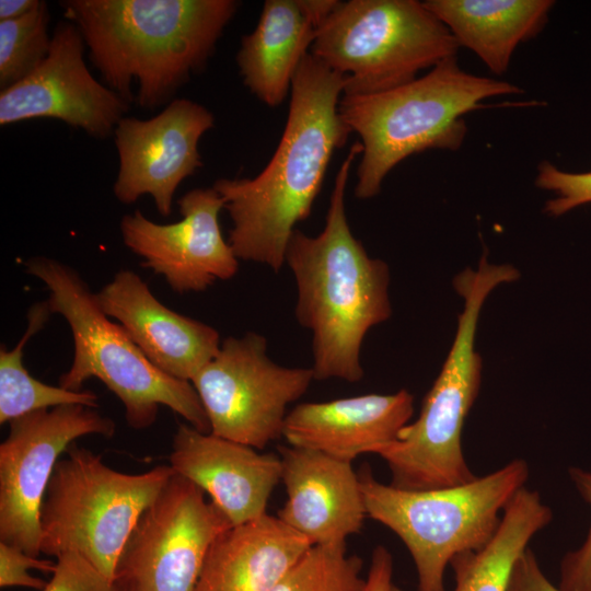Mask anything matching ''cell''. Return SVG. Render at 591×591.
Returning <instances> with one entry per match:
<instances>
[{"instance_id":"cell-28","label":"cell","mask_w":591,"mask_h":591,"mask_svg":"<svg viewBox=\"0 0 591 591\" xmlns=\"http://www.w3.org/2000/svg\"><path fill=\"white\" fill-rule=\"evenodd\" d=\"M569 476L591 508V472L571 467ZM558 588L561 591H591V525L582 545L563 557Z\"/></svg>"},{"instance_id":"cell-26","label":"cell","mask_w":591,"mask_h":591,"mask_svg":"<svg viewBox=\"0 0 591 591\" xmlns=\"http://www.w3.org/2000/svg\"><path fill=\"white\" fill-rule=\"evenodd\" d=\"M362 560L346 545L312 546L271 591H362Z\"/></svg>"},{"instance_id":"cell-31","label":"cell","mask_w":591,"mask_h":591,"mask_svg":"<svg viewBox=\"0 0 591 591\" xmlns=\"http://www.w3.org/2000/svg\"><path fill=\"white\" fill-rule=\"evenodd\" d=\"M508 591H561L543 572L534 552L528 547L518 558Z\"/></svg>"},{"instance_id":"cell-24","label":"cell","mask_w":591,"mask_h":591,"mask_svg":"<svg viewBox=\"0 0 591 591\" xmlns=\"http://www.w3.org/2000/svg\"><path fill=\"white\" fill-rule=\"evenodd\" d=\"M51 314L47 302L34 304L27 315L24 335L12 350L0 349V424L32 412L61 405L79 404L96 408L99 398L89 390L71 391L48 385L33 378L23 363V350L27 340L39 329Z\"/></svg>"},{"instance_id":"cell-29","label":"cell","mask_w":591,"mask_h":591,"mask_svg":"<svg viewBox=\"0 0 591 591\" xmlns=\"http://www.w3.org/2000/svg\"><path fill=\"white\" fill-rule=\"evenodd\" d=\"M42 591H124L115 581L102 573L77 553L57 557L51 579Z\"/></svg>"},{"instance_id":"cell-7","label":"cell","mask_w":591,"mask_h":591,"mask_svg":"<svg viewBox=\"0 0 591 591\" xmlns=\"http://www.w3.org/2000/svg\"><path fill=\"white\" fill-rule=\"evenodd\" d=\"M358 474L368 518L405 544L416 567L417 591H445L447 567L491 538L506 506L525 486L529 465L515 459L468 483L425 490L383 484L369 466Z\"/></svg>"},{"instance_id":"cell-14","label":"cell","mask_w":591,"mask_h":591,"mask_svg":"<svg viewBox=\"0 0 591 591\" xmlns=\"http://www.w3.org/2000/svg\"><path fill=\"white\" fill-rule=\"evenodd\" d=\"M213 124L212 113L188 99L171 101L149 119L125 116L113 135L119 160L115 197L132 204L150 195L167 217L178 185L202 165L199 140Z\"/></svg>"},{"instance_id":"cell-9","label":"cell","mask_w":591,"mask_h":591,"mask_svg":"<svg viewBox=\"0 0 591 591\" xmlns=\"http://www.w3.org/2000/svg\"><path fill=\"white\" fill-rule=\"evenodd\" d=\"M449 28L416 0L339 1L310 54L346 78L344 94H372L456 57Z\"/></svg>"},{"instance_id":"cell-30","label":"cell","mask_w":591,"mask_h":591,"mask_svg":"<svg viewBox=\"0 0 591 591\" xmlns=\"http://www.w3.org/2000/svg\"><path fill=\"white\" fill-rule=\"evenodd\" d=\"M56 563L49 559H39L23 551L0 542V587H25L43 590L46 582L28 573L30 569L53 573Z\"/></svg>"},{"instance_id":"cell-33","label":"cell","mask_w":591,"mask_h":591,"mask_svg":"<svg viewBox=\"0 0 591 591\" xmlns=\"http://www.w3.org/2000/svg\"><path fill=\"white\" fill-rule=\"evenodd\" d=\"M40 0H1L0 21L19 19L34 10Z\"/></svg>"},{"instance_id":"cell-22","label":"cell","mask_w":591,"mask_h":591,"mask_svg":"<svg viewBox=\"0 0 591 591\" xmlns=\"http://www.w3.org/2000/svg\"><path fill=\"white\" fill-rule=\"evenodd\" d=\"M551 0H427L425 7L495 74L507 71L515 48L546 25Z\"/></svg>"},{"instance_id":"cell-25","label":"cell","mask_w":591,"mask_h":591,"mask_svg":"<svg viewBox=\"0 0 591 591\" xmlns=\"http://www.w3.org/2000/svg\"><path fill=\"white\" fill-rule=\"evenodd\" d=\"M49 9L40 0L27 14L0 21V86L8 89L31 74L48 55Z\"/></svg>"},{"instance_id":"cell-13","label":"cell","mask_w":591,"mask_h":591,"mask_svg":"<svg viewBox=\"0 0 591 591\" xmlns=\"http://www.w3.org/2000/svg\"><path fill=\"white\" fill-rule=\"evenodd\" d=\"M84 42L70 21H59L45 60L25 79L1 90L0 125L53 118L90 137L114 135L129 104L97 81L83 58Z\"/></svg>"},{"instance_id":"cell-3","label":"cell","mask_w":591,"mask_h":591,"mask_svg":"<svg viewBox=\"0 0 591 591\" xmlns=\"http://www.w3.org/2000/svg\"><path fill=\"white\" fill-rule=\"evenodd\" d=\"M361 152L354 143L336 174L323 231L309 236L296 229L286 250L298 288L296 316L312 335L315 380L360 381L362 341L392 313L389 267L352 235L345 210L350 167Z\"/></svg>"},{"instance_id":"cell-21","label":"cell","mask_w":591,"mask_h":591,"mask_svg":"<svg viewBox=\"0 0 591 591\" xmlns=\"http://www.w3.org/2000/svg\"><path fill=\"white\" fill-rule=\"evenodd\" d=\"M317 27L300 0H267L254 31L241 39L236 63L244 85L275 107L291 90Z\"/></svg>"},{"instance_id":"cell-12","label":"cell","mask_w":591,"mask_h":591,"mask_svg":"<svg viewBox=\"0 0 591 591\" xmlns=\"http://www.w3.org/2000/svg\"><path fill=\"white\" fill-rule=\"evenodd\" d=\"M9 424L0 444V542L38 557L40 507L59 455L78 438H112L116 426L79 404L32 412Z\"/></svg>"},{"instance_id":"cell-15","label":"cell","mask_w":591,"mask_h":591,"mask_svg":"<svg viewBox=\"0 0 591 591\" xmlns=\"http://www.w3.org/2000/svg\"><path fill=\"white\" fill-rule=\"evenodd\" d=\"M182 220L160 224L140 210L125 215L120 232L125 245L142 266L162 275L178 293L204 291L216 280L237 271V257L219 225L224 201L213 188H195L178 200Z\"/></svg>"},{"instance_id":"cell-32","label":"cell","mask_w":591,"mask_h":591,"mask_svg":"<svg viewBox=\"0 0 591 591\" xmlns=\"http://www.w3.org/2000/svg\"><path fill=\"white\" fill-rule=\"evenodd\" d=\"M394 561L390 551L378 545L371 554L370 567L362 591H392Z\"/></svg>"},{"instance_id":"cell-23","label":"cell","mask_w":591,"mask_h":591,"mask_svg":"<svg viewBox=\"0 0 591 591\" xmlns=\"http://www.w3.org/2000/svg\"><path fill=\"white\" fill-rule=\"evenodd\" d=\"M552 519V509L538 491L521 488L506 506L491 538L480 548L451 560L453 591H508L518 558Z\"/></svg>"},{"instance_id":"cell-8","label":"cell","mask_w":591,"mask_h":591,"mask_svg":"<svg viewBox=\"0 0 591 591\" xmlns=\"http://www.w3.org/2000/svg\"><path fill=\"white\" fill-rule=\"evenodd\" d=\"M47 485L39 513L40 554L77 553L115 580L124 547L174 474L170 465L129 474L72 443Z\"/></svg>"},{"instance_id":"cell-16","label":"cell","mask_w":591,"mask_h":591,"mask_svg":"<svg viewBox=\"0 0 591 591\" xmlns=\"http://www.w3.org/2000/svg\"><path fill=\"white\" fill-rule=\"evenodd\" d=\"M171 468L208 494L232 526L267 514L281 482V460L274 453L181 424L172 440Z\"/></svg>"},{"instance_id":"cell-34","label":"cell","mask_w":591,"mask_h":591,"mask_svg":"<svg viewBox=\"0 0 591 591\" xmlns=\"http://www.w3.org/2000/svg\"><path fill=\"white\" fill-rule=\"evenodd\" d=\"M392 591H404V590H402L401 588H398V587H396V586L394 584V587H393V590H392Z\"/></svg>"},{"instance_id":"cell-19","label":"cell","mask_w":591,"mask_h":591,"mask_svg":"<svg viewBox=\"0 0 591 591\" xmlns=\"http://www.w3.org/2000/svg\"><path fill=\"white\" fill-rule=\"evenodd\" d=\"M413 414L406 390L301 403L288 413L282 437L291 447L352 462L394 441Z\"/></svg>"},{"instance_id":"cell-6","label":"cell","mask_w":591,"mask_h":591,"mask_svg":"<svg viewBox=\"0 0 591 591\" xmlns=\"http://www.w3.org/2000/svg\"><path fill=\"white\" fill-rule=\"evenodd\" d=\"M25 265L49 290V311L62 315L72 333L74 355L69 370L59 378L61 387L81 391L86 380L96 378L120 399L134 429L152 426L163 405L195 429L210 432L194 385L157 368L125 329L109 321L95 293L73 269L46 257L30 258Z\"/></svg>"},{"instance_id":"cell-1","label":"cell","mask_w":591,"mask_h":591,"mask_svg":"<svg viewBox=\"0 0 591 591\" xmlns=\"http://www.w3.org/2000/svg\"><path fill=\"white\" fill-rule=\"evenodd\" d=\"M345 83L309 53L293 77L287 123L266 167L253 178L213 183L232 220L228 242L237 258L281 269L294 227L309 217L334 152L352 132L338 111Z\"/></svg>"},{"instance_id":"cell-17","label":"cell","mask_w":591,"mask_h":591,"mask_svg":"<svg viewBox=\"0 0 591 591\" xmlns=\"http://www.w3.org/2000/svg\"><path fill=\"white\" fill-rule=\"evenodd\" d=\"M279 452L287 499L277 518L312 546L346 545L368 518L351 462L291 445Z\"/></svg>"},{"instance_id":"cell-11","label":"cell","mask_w":591,"mask_h":591,"mask_svg":"<svg viewBox=\"0 0 591 591\" xmlns=\"http://www.w3.org/2000/svg\"><path fill=\"white\" fill-rule=\"evenodd\" d=\"M231 526L199 487L174 473L131 532L115 581L124 591H195L210 546Z\"/></svg>"},{"instance_id":"cell-5","label":"cell","mask_w":591,"mask_h":591,"mask_svg":"<svg viewBox=\"0 0 591 591\" xmlns=\"http://www.w3.org/2000/svg\"><path fill=\"white\" fill-rule=\"evenodd\" d=\"M518 278L517 268L490 264L486 253L477 269L466 268L454 277V289L464 305L449 355L424 398L419 417L374 452L390 470V485L425 490L476 478L464 457L462 431L482 381V358L474 348L477 321L489 293Z\"/></svg>"},{"instance_id":"cell-27","label":"cell","mask_w":591,"mask_h":591,"mask_svg":"<svg viewBox=\"0 0 591 591\" xmlns=\"http://www.w3.org/2000/svg\"><path fill=\"white\" fill-rule=\"evenodd\" d=\"M535 185L555 194V198L547 200L544 207V212L551 217H560L591 202V172H565L549 161H542L537 166Z\"/></svg>"},{"instance_id":"cell-10","label":"cell","mask_w":591,"mask_h":591,"mask_svg":"<svg viewBox=\"0 0 591 591\" xmlns=\"http://www.w3.org/2000/svg\"><path fill=\"white\" fill-rule=\"evenodd\" d=\"M315 380L311 368H286L267 355L266 338L228 337L192 379L210 432L257 450L282 437L288 406Z\"/></svg>"},{"instance_id":"cell-18","label":"cell","mask_w":591,"mask_h":591,"mask_svg":"<svg viewBox=\"0 0 591 591\" xmlns=\"http://www.w3.org/2000/svg\"><path fill=\"white\" fill-rule=\"evenodd\" d=\"M95 298L144 356L173 378L190 382L220 349L217 329L166 308L131 270L117 273Z\"/></svg>"},{"instance_id":"cell-20","label":"cell","mask_w":591,"mask_h":591,"mask_svg":"<svg viewBox=\"0 0 591 591\" xmlns=\"http://www.w3.org/2000/svg\"><path fill=\"white\" fill-rule=\"evenodd\" d=\"M310 547L277 515L231 526L210 546L195 591H271Z\"/></svg>"},{"instance_id":"cell-4","label":"cell","mask_w":591,"mask_h":591,"mask_svg":"<svg viewBox=\"0 0 591 591\" xmlns=\"http://www.w3.org/2000/svg\"><path fill=\"white\" fill-rule=\"evenodd\" d=\"M521 93L510 82L462 70L453 57L394 89L343 94L339 114L362 146L356 197L376 196L390 171L412 154L457 150L467 131L465 114L485 107L487 99Z\"/></svg>"},{"instance_id":"cell-2","label":"cell","mask_w":591,"mask_h":591,"mask_svg":"<svg viewBox=\"0 0 591 591\" xmlns=\"http://www.w3.org/2000/svg\"><path fill=\"white\" fill-rule=\"evenodd\" d=\"M60 7L105 84L154 109L207 65L239 2L65 0Z\"/></svg>"}]
</instances>
